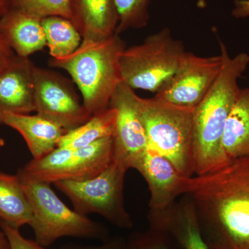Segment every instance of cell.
I'll return each mask as SVG.
<instances>
[{"instance_id": "cell-28", "label": "cell", "mask_w": 249, "mask_h": 249, "mask_svg": "<svg viewBox=\"0 0 249 249\" xmlns=\"http://www.w3.org/2000/svg\"><path fill=\"white\" fill-rule=\"evenodd\" d=\"M232 16L236 18L249 17V0H235Z\"/></svg>"}, {"instance_id": "cell-8", "label": "cell", "mask_w": 249, "mask_h": 249, "mask_svg": "<svg viewBox=\"0 0 249 249\" xmlns=\"http://www.w3.org/2000/svg\"><path fill=\"white\" fill-rule=\"evenodd\" d=\"M114 160L112 137L78 149L58 147L42 158L33 159L18 171L22 178L55 183L94 178Z\"/></svg>"}, {"instance_id": "cell-24", "label": "cell", "mask_w": 249, "mask_h": 249, "mask_svg": "<svg viewBox=\"0 0 249 249\" xmlns=\"http://www.w3.org/2000/svg\"><path fill=\"white\" fill-rule=\"evenodd\" d=\"M124 249H175L166 235L156 231L134 233L126 241Z\"/></svg>"}, {"instance_id": "cell-6", "label": "cell", "mask_w": 249, "mask_h": 249, "mask_svg": "<svg viewBox=\"0 0 249 249\" xmlns=\"http://www.w3.org/2000/svg\"><path fill=\"white\" fill-rule=\"evenodd\" d=\"M141 107L146 131L147 147L170 160L182 176H194V109L173 106L155 98H141Z\"/></svg>"}, {"instance_id": "cell-7", "label": "cell", "mask_w": 249, "mask_h": 249, "mask_svg": "<svg viewBox=\"0 0 249 249\" xmlns=\"http://www.w3.org/2000/svg\"><path fill=\"white\" fill-rule=\"evenodd\" d=\"M127 171L125 167L113 160L94 178L83 181H60L53 184L70 199L78 213L85 216L98 214L116 227L129 229L134 224L124 204Z\"/></svg>"}, {"instance_id": "cell-10", "label": "cell", "mask_w": 249, "mask_h": 249, "mask_svg": "<svg viewBox=\"0 0 249 249\" xmlns=\"http://www.w3.org/2000/svg\"><path fill=\"white\" fill-rule=\"evenodd\" d=\"M141 98L134 92V89L121 82L109 103V107L117 111V119L112 135L114 160L127 170L135 169L147 147Z\"/></svg>"}, {"instance_id": "cell-4", "label": "cell", "mask_w": 249, "mask_h": 249, "mask_svg": "<svg viewBox=\"0 0 249 249\" xmlns=\"http://www.w3.org/2000/svg\"><path fill=\"white\" fill-rule=\"evenodd\" d=\"M189 52L168 28L124 49L119 67L122 82L133 89L157 93L184 65Z\"/></svg>"}, {"instance_id": "cell-15", "label": "cell", "mask_w": 249, "mask_h": 249, "mask_svg": "<svg viewBox=\"0 0 249 249\" xmlns=\"http://www.w3.org/2000/svg\"><path fill=\"white\" fill-rule=\"evenodd\" d=\"M71 22L83 40L98 41L116 34L119 18L114 0H70Z\"/></svg>"}, {"instance_id": "cell-22", "label": "cell", "mask_w": 249, "mask_h": 249, "mask_svg": "<svg viewBox=\"0 0 249 249\" xmlns=\"http://www.w3.org/2000/svg\"><path fill=\"white\" fill-rule=\"evenodd\" d=\"M119 22L116 35L130 29L145 27L150 19L149 6L151 0H114Z\"/></svg>"}, {"instance_id": "cell-20", "label": "cell", "mask_w": 249, "mask_h": 249, "mask_svg": "<svg viewBox=\"0 0 249 249\" xmlns=\"http://www.w3.org/2000/svg\"><path fill=\"white\" fill-rule=\"evenodd\" d=\"M117 111L108 107L95 113L84 124L68 131L59 141L58 147L78 149L88 146L101 139L112 137Z\"/></svg>"}, {"instance_id": "cell-1", "label": "cell", "mask_w": 249, "mask_h": 249, "mask_svg": "<svg viewBox=\"0 0 249 249\" xmlns=\"http://www.w3.org/2000/svg\"><path fill=\"white\" fill-rule=\"evenodd\" d=\"M185 195L209 249H249V157L187 178Z\"/></svg>"}, {"instance_id": "cell-30", "label": "cell", "mask_w": 249, "mask_h": 249, "mask_svg": "<svg viewBox=\"0 0 249 249\" xmlns=\"http://www.w3.org/2000/svg\"><path fill=\"white\" fill-rule=\"evenodd\" d=\"M11 9V0H0V18Z\"/></svg>"}, {"instance_id": "cell-18", "label": "cell", "mask_w": 249, "mask_h": 249, "mask_svg": "<svg viewBox=\"0 0 249 249\" xmlns=\"http://www.w3.org/2000/svg\"><path fill=\"white\" fill-rule=\"evenodd\" d=\"M222 149L229 161L249 157V89H241L226 124Z\"/></svg>"}, {"instance_id": "cell-19", "label": "cell", "mask_w": 249, "mask_h": 249, "mask_svg": "<svg viewBox=\"0 0 249 249\" xmlns=\"http://www.w3.org/2000/svg\"><path fill=\"white\" fill-rule=\"evenodd\" d=\"M32 219L30 203L18 175L0 172V222L19 229Z\"/></svg>"}, {"instance_id": "cell-2", "label": "cell", "mask_w": 249, "mask_h": 249, "mask_svg": "<svg viewBox=\"0 0 249 249\" xmlns=\"http://www.w3.org/2000/svg\"><path fill=\"white\" fill-rule=\"evenodd\" d=\"M223 65L217 80L194 109L193 115V157L195 175L211 173L229 162L222 149L226 124L240 87L238 80L249 64V55L233 58L219 40Z\"/></svg>"}, {"instance_id": "cell-13", "label": "cell", "mask_w": 249, "mask_h": 249, "mask_svg": "<svg viewBox=\"0 0 249 249\" xmlns=\"http://www.w3.org/2000/svg\"><path fill=\"white\" fill-rule=\"evenodd\" d=\"M152 230L170 237L181 249H209L201 234L196 207L185 195L184 199L166 209L150 211Z\"/></svg>"}, {"instance_id": "cell-9", "label": "cell", "mask_w": 249, "mask_h": 249, "mask_svg": "<svg viewBox=\"0 0 249 249\" xmlns=\"http://www.w3.org/2000/svg\"><path fill=\"white\" fill-rule=\"evenodd\" d=\"M34 85L37 114L67 132L84 124L92 116L68 80L58 73L36 66Z\"/></svg>"}, {"instance_id": "cell-26", "label": "cell", "mask_w": 249, "mask_h": 249, "mask_svg": "<svg viewBox=\"0 0 249 249\" xmlns=\"http://www.w3.org/2000/svg\"><path fill=\"white\" fill-rule=\"evenodd\" d=\"M126 240L123 237H116L105 241L103 245L89 246L80 245H67L59 249H124Z\"/></svg>"}, {"instance_id": "cell-12", "label": "cell", "mask_w": 249, "mask_h": 249, "mask_svg": "<svg viewBox=\"0 0 249 249\" xmlns=\"http://www.w3.org/2000/svg\"><path fill=\"white\" fill-rule=\"evenodd\" d=\"M135 169L142 174L150 192V211L166 209L177 198L185 195L187 178L173 163L155 150L147 147Z\"/></svg>"}, {"instance_id": "cell-21", "label": "cell", "mask_w": 249, "mask_h": 249, "mask_svg": "<svg viewBox=\"0 0 249 249\" xmlns=\"http://www.w3.org/2000/svg\"><path fill=\"white\" fill-rule=\"evenodd\" d=\"M47 47L53 59L71 55L81 44L79 31L70 19L60 16H50L42 19Z\"/></svg>"}, {"instance_id": "cell-17", "label": "cell", "mask_w": 249, "mask_h": 249, "mask_svg": "<svg viewBox=\"0 0 249 249\" xmlns=\"http://www.w3.org/2000/svg\"><path fill=\"white\" fill-rule=\"evenodd\" d=\"M0 124L16 129L27 142L33 159L42 158L58 147L67 131L45 118L12 112L0 113Z\"/></svg>"}, {"instance_id": "cell-27", "label": "cell", "mask_w": 249, "mask_h": 249, "mask_svg": "<svg viewBox=\"0 0 249 249\" xmlns=\"http://www.w3.org/2000/svg\"><path fill=\"white\" fill-rule=\"evenodd\" d=\"M15 55L16 53L0 35V69L6 66Z\"/></svg>"}, {"instance_id": "cell-23", "label": "cell", "mask_w": 249, "mask_h": 249, "mask_svg": "<svg viewBox=\"0 0 249 249\" xmlns=\"http://www.w3.org/2000/svg\"><path fill=\"white\" fill-rule=\"evenodd\" d=\"M11 9L27 13L41 19L60 16L71 21L70 0H11Z\"/></svg>"}, {"instance_id": "cell-31", "label": "cell", "mask_w": 249, "mask_h": 249, "mask_svg": "<svg viewBox=\"0 0 249 249\" xmlns=\"http://www.w3.org/2000/svg\"><path fill=\"white\" fill-rule=\"evenodd\" d=\"M5 145V142L4 139L1 138V137H0V149L1 148V147H4Z\"/></svg>"}, {"instance_id": "cell-3", "label": "cell", "mask_w": 249, "mask_h": 249, "mask_svg": "<svg viewBox=\"0 0 249 249\" xmlns=\"http://www.w3.org/2000/svg\"><path fill=\"white\" fill-rule=\"evenodd\" d=\"M125 49L120 36L104 40L82 41L71 55L52 58V67L66 71L78 87L83 103L91 115L109 107L121 80L119 60Z\"/></svg>"}, {"instance_id": "cell-16", "label": "cell", "mask_w": 249, "mask_h": 249, "mask_svg": "<svg viewBox=\"0 0 249 249\" xmlns=\"http://www.w3.org/2000/svg\"><path fill=\"white\" fill-rule=\"evenodd\" d=\"M42 19L11 9L0 18V35L16 55L29 58L47 46Z\"/></svg>"}, {"instance_id": "cell-5", "label": "cell", "mask_w": 249, "mask_h": 249, "mask_svg": "<svg viewBox=\"0 0 249 249\" xmlns=\"http://www.w3.org/2000/svg\"><path fill=\"white\" fill-rule=\"evenodd\" d=\"M18 177L32 209L33 219L29 226L38 245L49 247L62 237L104 242L109 239L104 225L70 209L55 194L51 183Z\"/></svg>"}, {"instance_id": "cell-29", "label": "cell", "mask_w": 249, "mask_h": 249, "mask_svg": "<svg viewBox=\"0 0 249 249\" xmlns=\"http://www.w3.org/2000/svg\"><path fill=\"white\" fill-rule=\"evenodd\" d=\"M0 249H11L9 240L0 226Z\"/></svg>"}, {"instance_id": "cell-14", "label": "cell", "mask_w": 249, "mask_h": 249, "mask_svg": "<svg viewBox=\"0 0 249 249\" xmlns=\"http://www.w3.org/2000/svg\"><path fill=\"white\" fill-rule=\"evenodd\" d=\"M29 58L15 55L0 69V113L36 111L34 69Z\"/></svg>"}, {"instance_id": "cell-11", "label": "cell", "mask_w": 249, "mask_h": 249, "mask_svg": "<svg viewBox=\"0 0 249 249\" xmlns=\"http://www.w3.org/2000/svg\"><path fill=\"white\" fill-rule=\"evenodd\" d=\"M222 65L221 54L199 57L189 53L181 70L154 98L173 106L195 109L217 80Z\"/></svg>"}, {"instance_id": "cell-25", "label": "cell", "mask_w": 249, "mask_h": 249, "mask_svg": "<svg viewBox=\"0 0 249 249\" xmlns=\"http://www.w3.org/2000/svg\"><path fill=\"white\" fill-rule=\"evenodd\" d=\"M0 226L7 237L11 249H48L38 245L36 241L25 238L19 232V229L1 222H0Z\"/></svg>"}]
</instances>
